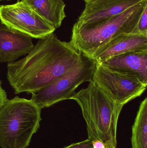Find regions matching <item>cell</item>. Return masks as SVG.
I'll use <instances>...</instances> for the list:
<instances>
[{"mask_svg":"<svg viewBox=\"0 0 147 148\" xmlns=\"http://www.w3.org/2000/svg\"><path fill=\"white\" fill-rule=\"evenodd\" d=\"M83 56L70 42L51 33L39 39L26 57L7 63V79L15 94H33L64 75Z\"/></svg>","mask_w":147,"mask_h":148,"instance_id":"obj_1","label":"cell"},{"mask_svg":"<svg viewBox=\"0 0 147 148\" xmlns=\"http://www.w3.org/2000/svg\"><path fill=\"white\" fill-rule=\"evenodd\" d=\"M70 99L81 108L88 138L99 140L106 148H116L117 123L123 105L115 102L93 81Z\"/></svg>","mask_w":147,"mask_h":148,"instance_id":"obj_2","label":"cell"},{"mask_svg":"<svg viewBox=\"0 0 147 148\" xmlns=\"http://www.w3.org/2000/svg\"><path fill=\"white\" fill-rule=\"evenodd\" d=\"M147 6V0H142L120 14L101 21L88 24L75 23L70 42L82 53L91 57L117 37L132 34Z\"/></svg>","mask_w":147,"mask_h":148,"instance_id":"obj_3","label":"cell"},{"mask_svg":"<svg viewBox=\"0 0 147 148\" xmlns=\"http://www.w3.org/2000/svg\"><path fill=\"white\" fill-rule=\"evenodd\" d=\"M41 110L31 99H8L0 109V147H27L39 128Z\"/></svg>","mask_w":147,"mask_h":148,"instance_id":"obj_4","label":"cell"},{"mask_svg":"<svg viewBox=\"0 0 147 148\" xmlns=\"http://www.w3.org/2000/svg\"><path fill=\"white\" fill-rule=\"evenodd\" d=\"M97 64L91 57L83 54L77 64L50 85L32 94L31 100L41 109L69 100L81 84L92 81Z\"/></svg>","mask_w":147,"mask_h":148,"instance_id":"obj_5","label":"cell"},{"mask_svg":"<svg viewBox=\"0 0 147 148\" xmlns=\"http://www.w3.org/2000/svg\"><path fill=\"white\" fill-rule=\"evenodd\" d=\"M0 21L9 28L35 39L43 38L56 29L22 1L0 5Z\"/></svg>","mask_w":147,"mask_h":148,"instance_id":"obj_6","label":"cell"},{"mask_svg":"<svg viewBox=\"0 0 147 148\" xmlns=\"http://www.w3.org/2000/svg\"><path fill=\"white\" fill-rule=\"evenodd\" d=\"M92 81L115 102L123 106L140 96L147 85L136 78L109 70L98 63Z\"/></svg>","mask_w":147,"mask_h":148,"instance_id":"obj_7","label":"cell"},{"mask_svg":"<svg viewBox=\"0 0 147 148\" xmlns=\"http://www.w3.org/2000/svg\"><path fill=\"white\" fill-rule=\"evenodd\" d=\"M33 38L0 23V62H13L33 48Z\"/></svg>","mask_w":147,"mask_h":148,"instance_id":"obj_8","label":"cell"},{"mask_svg":"<svg viewBox=\"0 0 147 148\" xmlns=\"http://www.w3.org/2000/svg\"><path fill=\"white\" fill-rule=\"evenodd\" d=\"M142 0H96L85 3V8L76 23H96L118 15Z\"/></svg>","mask_w":147,"mask_h":148,"instance_id":"obj_9","label":"cell"},{"mask_svg":"<svg viewBox=\"0 0 147 148\" xmlns=\"http://www.w3.org/2000/svg\"><path fill=\"white\" fill-rule=\"evenodd\" d=\"M99 64L109 70L136 78L147 85V51L127 53Z\"/></svg>","mask_w":147,"mask_h":148,"instance_id":"obj_10","label":"cell"},{"mask_svg":"<svg viewBox=\"0 0 147 148\" xmlns=\"http://www.w3.org/2000/svg\"><path fill=\"white\" fill-rule=\"evenodd\" d=\"M147 51V36L135 34L122 35L96 51L91 56L98 63L121 55Z\"/></svg>","mask_w":147,"mask_h":148,"instance_id":"obj_11","label":"cell"},{"mask_svg":"<svg viewBox=\"0 0 147 148\" xmlns=\"http://www.w3.org/2000/svg\"><path fill=\"white\" fill-rule=\"evenodd\" d=\"M55 29L60 27L66 17L63 0H22Z\"/></svg>","mask_w":147,"mask_h":148,"instance_id":"obj_12","label":"cell"},{"mask_svg":"<svg viewBox=\"0 0 147 148\" xmlns=\"http://www.w3.org/2000/svg\"><path fill=\"white\" fill-rule=\"evenodd\" d=\"M132 148H147V97L141 103L132 127Z\"/></svg>","mask_w":147,"mask_h":148,"instance_id":"obj_13","label":"cell"},{"mask_svg":"<svg viewBox=\"0 0 147 148\" xmlns=\"http://www.w3.org/2000/svg\"><path fill=\"white\" fill-rule=\"evenodd\" d=\"M131 34L147 36V6L144 9L136 27Z\"/></svg>","mask_w":147,"mask_h":148,"instance_id":"obj_14","label":"cell"},{"mask_svg":"<svg viewBox=\"0 0 147 148\" xmlns=\"http://www.w3.org/2000/svg\"><path fill=\"white\" fill-rule=\"evenodd\" d=\"M92 140L88 138L83 141L72 143L64 148H93Z\"/></svg>","mask_w":147,"mask_h":148,"instance_id":"obj_15","label":"cell"},{"mask_svg":"<svg viewBox=\"0 0 147 148\" xmlns=\"http://www.w3.org/2000/svg\"><path fill=\"white\" fill-rule=\"evenodd\" d=\"M7 100V93L2 87V82L0 80V109Z\"/></svg>","mask_w":147,"mask_h":148,"instance_id":"obj_16","label":"cell"},{"mask_svg":"<svg viewBox=\"0 0 147 148\" xmlns=\"http://www.w3.org/2000/svg\"><path fill=\"white\" fill-rule=\"evenodd\" d=\"M93 148H106L103 143L98 140H92Z\"/></svg>","mask_w":147,"mask_h":148,"instance_id":"obj_17","label":"cell"},{"mask_svg":"<svg viewBox=\"0 0 147 148\" xmlns=\"http://www.w3.org/2000/svg\"><path fill=\"white\" fill-rule=\"evenodd\" d=\"M96 1V0H84L85 2V3H87L93 1Z\"/></svg>","mask_w":147,"mask_h":148,"instance_id":"obj_18","label":"cell"},{"mask_svg":"<svg viewBox=\"0 0 147 148\" xmlns=\"http://www.w3.org/2000/svg\"><path fill=\"white\" fill-rule=\"evenodd\" d=\"M4 1V0H0V1ZM7 1H8V0H7Z\"/></svg>","mask_w":147,"mask_h":148,"instance_id":"obj_19","label":"cell"}]
</instances>
